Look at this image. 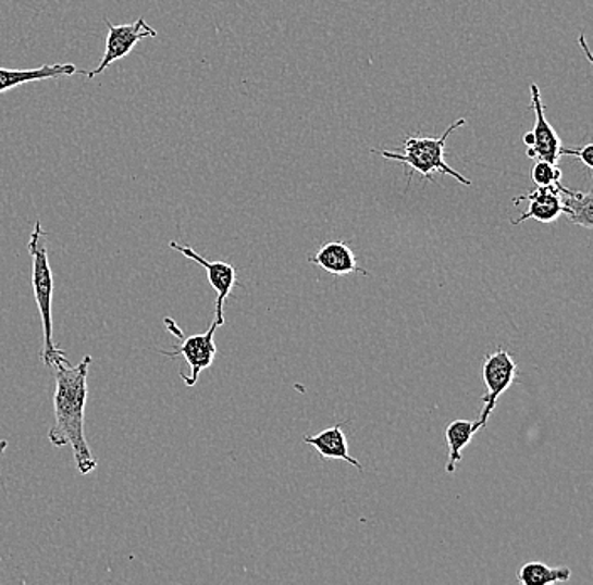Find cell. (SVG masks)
I'll return each instance as SVG.
<instances>
[{
  "instance_id": "12",
  "label": "cell",
  "mask_w": 593,
  "mask_h": 585,
  "mask_svg": "<svg viewBox=\"0 0 593 585\" xmlns=\"http://www.w3.org/2000/svg\"><path fill=\"white\" fill-rule=\"evenodd\" d=\"M304 443L316 447L322 459H339V461H346L347 464L355 465L358 471H365L361 462L349 455V446H347L343 424H334L333 427L319 432L316 436H306Z\"/></svg>"
},
{
  "instance_id": "11",
  "label": "cell",
  "mask_w": 593,
  "mask_h": 585,
  "mask_svg": "<svg viewBox=\"0 0 593 585\" xmlns=\"http://www.w3.org/2000/svg\"><path fill=\"white\" fill-rule=\"evenodd\" d=\"M90 72L76 69L75 64H45L41 69L9 70L0 69V94L14 90L26 83L42 82V79L61 78V76L88 75Z\"/></svg>"
},
{
  "instance_id": "4",
  "label": "cell",
  "mask_w": 593,
  "mask_h": 585,
  "mask_svg": "<svg viewBox=\"0 0 593 585\" xmlns=\"http://www.w3.org/2000/svg\"><path fill=\"white\" fill-rule=\"evenodd\" d=\"M516 375H518V366L508 349L497 348L485 357L482 364V379L487 391L482 397L484 409L478 419V431H482L487 425L490 416L496 410L497 400L515 383Z\"/></svg>"
},
{
  "instance_id": "8",
  "label": "cell",
  "mask_w": 593,
  "mask_h": 585,
  "mask_svg": "<svg viewBox=\"0 0 593 585\" xmlns=\"http://www.w3.org/2000/svg\"><path fill=\"white\" fill-rule=\"evenodd\" d=\"M531 107L534 112L533 146L528 147V158L534 161H546L558 164L561 158V139L553 125L546 121L545 107L542 102V91L536 83H531Z\"/></svg>"
},
{
  "instance_id": "10",
  "label": "cell",
  "mask_w": 593,
  "mask_h": 585,
  "mask_svg": "<svg viewBox=\"0 0 593 585\" xmlns=\"http://www.w3.org/2000/svg\"><path fill=\"white\" fill-rule=\"evenodd\" d=\"M309 262L321 266L322 271L329 272L334 277H346L351 274L370 275L358 265V259L346 241H329L322 245L318 252L309 257Z\"/></svg>"
},
{
  "instance_id": "17",
  "label": "cell",
  "mask_w": 593,
  "mask_h": 585,
  "mask_svg": "<svg viewBox=\"0 0 593 585\" xmlns=\"http://www.w3.org/2000/svg\"><path fill=\"white\" fill-rule=\"evenodd\" d=\"M561 155H573V158L580 159V161H582L590 171L593 170L592 144H586V146L580 147V149H575V147L561 146Z\"/></svg>"
},
{
  "instance_id": "16",
  "label": "cell",
  "mask_w": 593,
  "mask_h": 585,
  "mask_svg": "<svg viewBox=\"0 0 593 585\" xmlns=\"http://www.w3.org/2000/svg\"><path fill=\"white\" fill-rule=\"evenodd\" d=\"M531 177H533L536 186H555V184L561 183L564 174H561L558 164L546 161H536V164L533 165V171H531Z\"/></svg>"
},
{
  "instance_id": "13",
  "label": "cell",
  "mask_w": 593,
  "mask_h": 585,
  "mask_svg": "<svg viewBox=\"0 0 593 585\" xmlns=\"http://www.w3.org/2000/svg\"><path fill=\"white\" fill-rule=\"evenodd\" d=\"M558 192H560L561 214H567L568 220H570V223H573V225H580L583 226V228L592 229V192L575 191V189L565 188L561 183H558Z\"/></svg>"
},
{
  "instance_id": "3",
  "label": "cell",
  "mask_w": 593,
  "mask_h": 585,
  "mask_svg": "<svg viewBox=\"0 0 593 585\" xmlns=\"http://www.w3.org/2000/svg\"><path fill=\"white\" fill-rule=\"evenodd\" d=\"M466 119H459L454 122L447 130L442 134L441 137H413L408 136L401 144V152H395V150L385 149H371L373 154H380L381 158L390 159V161L401 162V164L410 167L408 173V186H410L411 179L415 174H422L423 179L429 181L433 174H447V176L454 177L459 181L464 186H472V181L467 179L462 174L457 173L454 167L445 162V144H447L450 134L457 130V128L466 125Z\"/></svg>"
},
{
  "instance_id": "14",
  "label": "cell",
  "mask_w": 593,
  "mask_h": 585,
  "mask_svg": "<svg viewBox=\"0 0 593 585\" xmlns=\"http://www.w3.org/2000/svg\"><path fill=\"white\" fill-rule=\"evenodd\" d=\"M478 421H454L445 428V440L448 446V474H454L457 471V465L462 461V450L469 446L472 437L478 434Z\"/></svg>"
},
{
  "instance_id": "2",
  "label": "cell",
  "mask_w": 593,
  "mask_h": 585,
  "mask_svg": "<svg viewBox=\"0 0 593 585\" xmlns=\"http://www.w3.org/2000/svg\"><path fill=\"white\" fill-rule=\"evenodd\" d=\"M30 260H33V290L34 299L41 314L42 343L41 358L46 366L54 368L61 363H70L66 351L58 348L52 338V294H54V281H52L51 265L48 259V233L42 228L41 222L34 225L33 235L27 244Z\"/></svg>"
},
{
  "instance_id": "1",
  "label": "cell",
  "mask_w": 593,
  "mask_h": 585,
  "mask_svg": "<svg viewBox=\"0 0 593 585\" xmlns=\"http://www.w3.org/2000/svg\"><path fill=\"white\" fill-rule=\"evenodd\" d=\"M91 357H85L76 366L61 363L52 368L57 378L54 390V425L49 428V443L54 447L72 446L79 473L90 474L97 468L85 437V407L88 398V372Z\"/></svg>"
},
{
  "instance_id": "5",
  "label": "cell",
  "mask_w": 593,
  "mask_h": 585,
  "mask_svg": "<svg viewBox=\"0 0 593 585\" xmlns=\"http://www.w3.org/2000/svg\"><path fill=\"white\" fill-rule=\"evenodd\" d=\"M104 24L109 27L107 48H104L103 58H101L97 69L86 75L90 79L101 75V73L109 69L110 64L115 63V61L124 60L127 54H131L132 51H134L138 41H143V39L146 38H156L157 36L156 29L150 27L144 17H138L135 23L120 24V26H113L109 20H104Z\"/></svg>"
},
{
  "instance_id": "15",
  "label": "cell",
  "mask_w": 593,
  "mask_h": 585,
  "mask_svg": "<svg viewBox=\"0 0 593 585\" xmlns=\"http://www.w3.org/2000/svg\"><path fill=\"white\" fill-rule=\"evenodd\" d=\"M571 578L568 567H549L543 562H530L519 569L518 581L522 585L560 584Z\"/></svg>"
},
{
  "instance_id": "6",
  "label": "cell",
  "mask_w": 593,
  "mask_h": 585,
  "mask_svg": "<svg viewBox=\"0 0 593 585\" xmlns=\"http://www.w3.org/2000/svg\"><path fill=\"white\" fill-rule=\"evenodd\" d=\"M218 327L220 326L213 321V324L209 326L206 333L184 338L174 351H162V354H165V357H181L189 364V375L181 373V379H183L186 387H195L202 370L214 363V358H217L218 353L214 334H217Z\"/></svg>"
},
{
  "instance_id": "9",
  "label": "cell",
  "mask_w": 593,
  "mask_h": 585,
  "mask_svg": "<svg viewBox=\"0 0 593 585\" xmlns=\"http://www.w3.org/2000/svg\"><path fill=\"white\" fill-rule=\"evenodd\" d=\"M519 201H528V210L518 220L511 222L515 226L521 225L527 220H536L540 223H553L561 216L558 184H555V186H536V189L528 192V195L516 198L515 204L519 203Z\"/></svg>"
},
{
  "instance_id": "18",
  "label": "cell",
  "mask_w": 593,
  "mask_h": 585,
  "mask_svg": "<svg viewBox=\"0 0 593 585\" xmlns=\"http://www.w3.org/2000/svg\"><path fill=\"white\" fill-rule=\"evenodd\" d=\"M5 449H8V440H0V456L4 455Z\"/></svg>"
},
{
  "instance_id": "7",
  "label": "cell",
  "mask_w": 593,
  "mask_h": 585,
  "mask_svg": "<svg viewBox=\"0 0 593 585\" xmlns=\"http://www.w3.org/2000/svg\"><path fill=\"white\" fill-rule=\"evenodd\" d=\"M169 247L176 252L183 253L187 259L193 262L199 263L208 274L209 284L217 290V308H214V323L218 326H224V302L232 296L233 289L236 286V271L235 266L230 265L226 262H211V260L205 259L199 256L195 248L187 247V245H180L177 241H171Z\"/></svg>"
}]
</instances>
